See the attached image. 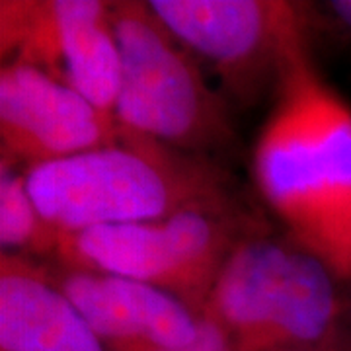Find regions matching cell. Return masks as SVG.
<instances>
[{"label":"cell","instance_id":"obj_7","mask_svg":"<svg viewBox=\"0 0 351 351\" xmlns=\"http://www.w3.org/2000/svg\"><path fill=\"white\" fill-rule=\"evenodd\" d=\"M0 51L2 64L36 66L115 115L121 51L112 2L2 0Z\"/></svg>","mask_w":351,"mask_h":351},{"label":"cell","instance_id":"obj_5","mask_svg":"<svg viewBox=\"0 0 351 351\" xmlns=\"http://www.w3.org/2000/svg\"><path fill=\"white\" fill-rule=\"evenodd\" d=\"M258 230L265 228L244 205L188 209L156 221L61 234L55 260L162 289L203 316L230 254Z\"/></svg>","mask_w":351,"mask_h":351},{"label":"cell","instance_id":"obj_6","mask_svg":"<svg viewBox=\"0 0 351 351\" xmlns=\"http://www.w3.org/2000/svg\"><path fill=\"white\" fill-rule=\"evenodd\" d=\"M151 8L221 84L228 104L276 96L289 59L308 41L302 2L151 0Z\"/></svg>","mask_w":351,"mask_h":351},{"label":"cell","instance_id":"obj_1","mask_svg":"<svg viewBox=\"0 0 351 351\" xmlns=\"http://www.w3.org/2000/svg\"><path fill=\"white\" fill-rule=\"evenodd\" d=\"M252 151L262 199L285 237L351 279V106L316 71L311 41L289 59Z\"/></svg>","mask_w":351,"mask_h":351},{"label":"cell","instance_id":"obj_14","mask_svg":"<svg viewBox=\"0 0 351 351\" xmlns=\"http://www.w3.org/2000/svg\"><path fill=\"white\" fill-rule=\"evenodd\" d=\"M308 351H351V326L350 322L339 328L334 336H330L326 341L316 346Z\"/></svg>","mask_w":351,"mask_h":351},{"label":"cell","instance_id":"obj_10","mask_svg":"<svg viewBox=\"0 0 351 351\" xmlns=\"http://www.w3.org/2000/svg\"><path fill=\"white\" fill-rule=\"evenodd\" d=\"M0 351H108L84 316L32 258H0Z\"/></svg>","mask_w":351,"mask_h":351},{"label":"cell","instance_id":"obj_12","mask_svg":"<svg viewBox=\"0 0 351 351\" xmlns=\"http://www.w3.org/2000/svg\"><path fill=\"white\" fill-rule=\"evenodd\" d=\"M308 41L320 39L332 49L351 55V0L302 2Z\"/></svg>","mask_w":351,"mask_h":351},{"label":"cell","instance_id":"obj_15","mask_svg":"<svg viewBox=\"0 0 351 351\" xmlns=\"http://www.w3.org/2000/svg\"><path fill=\"white\" fill-rule=\"evenodd\" d=\"M350 326H351V306H350Z\"/></svg>","mask_w":351,"mask_h":351},{"label":"cell","instance_id":"obj_3","mask_svg":"<svg viewBox=\"0 0 351 351\" xmlns=\"http://www.w3.org/2000/svg\"><path fill=\"white\" fill-rule=\"evenodd\" d=\"M338 281L291 239L258 230L230 254L203 314L228 351H308L348 324Z\"/></svg>","mask_w":351,"mask_h":351},{"label":"cell","instance_id":"obj_2","mask_svg":"<svg viewBox=\"0 0 351 351\" xmlns=\"http://www.w3.org/2000/svg\"><path fill=\"white\" fill-rule=\"evenodd\" d=\"M39 213L61 234L237 207L225 168L121 127L113 143L25 172Z\"/></svg>","mask_w":351,"mask_h":351},{"label":"cell","instance_id":"obj_4","mask_svg":"<svg viewBox=\"0 0 351 351\" xmlns=\"http://www.w3.org/2000/svg\"><path fill=\"white\" fill-rule=\"evenodd\" d=\"M112 18L121 51L119 125L201 156L228 149L234 141L230 104L151 4L112 2Z\"/></svg>","mask_w":351,"mask_h":351},{"label":"cell","instance_id":"obj_9","mask_svg":"<svg viewBox=\"0 0 351 351\" xmlns=\"http://www.w3.org/2000/svg\"><path fill=\"white\" fill-rule=\"evenodd\" d=\"M49 269L108 351L168 350L199 334L203 316L162 289L61 263Z\"/></svg>","mask_w":351,"mask_h":351},{"label":"cell","instance_id":"obj_13","mask_svg":"<svg viewBox=\"0 0 351 351\" xmlns=\"http://www.w3.org/2000/svg\"><path fill=\"white\" fill-rule=\"evenodd\" d=\"M156 351H228V343H226L225 334L221 332V328L217 326L209 316L203 314L199 334L195 336V339H191L186 346Z\"/></svg>","mask_w":351,"mask_h":351},{"label":"cell","instance_id":"obj_8","mask_svg":"<svg viewBox=\"0 0 351 351\" xmlns=\"http://www.w3.org/2000/svg\"><path fill=\"white\" fill-rule=\"evenodd\" d=\"M121 125L75 88L24 63L0 69L2 168L29 172L113 143Z\"/></svg>","mask_w":351,"mask_h":351},{"label":"cell","instance_id":"obj_11","mask_svg":"<svg viewBox=\"0 0 351 351\" xmlns=\"http://www.w3.org/2000/svg\"><path fill=\"white\" fill-rule=\"evenodd\" d=\"M61 232L39 213L24 172L2 168L0 176V246L2 254L55 258ZM34 260V258H32Z\"/></svg>","mask_w":351,"mask_h":351}]
</instances>
